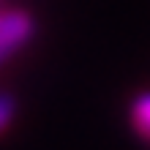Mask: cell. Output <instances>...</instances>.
Masks as SVG:
<instances>
[{"mask_svg":"<svg viewBox=\"0 0 150 150\" xmlns=\"http://www.w3.org/2000/svg\"><path fill=\"white\" fill-rule=\"evenodd\" d=\"M33 30H36V25L28 11H22V8L0 11V63L22 49L33 38Z\"/></svg>","mask_w":150,"mask_h":150,"instance_id":"obj_1","label":"cell"},{"mask_svg":"<svg viewBox=\"0 0 150 150\" xmlns=\"http://www.w3.org/2000/svg\"><path fill=\"white\" fill-rule=\"evenodd\" d=\"M131 126L142 139L150 142V93H142L131 104Z\"/></svg>","mask_w":150,"mask_h":150,"instance_id":"obj_2","label":"cell"},{"mask_svg":"<svg viewBox=\"0 0 150 150\" xmlns=\"http://www.w3.org/2000/svg\"><path fill=\"white\" fill-rule=\"evenodd\" d=\"M14 117H16V101H14V96L0 90V137L14 126Z\"/></svg>","mask_w":150,"mask_h":150,"instance_id":"obj_3","label":"cell"}]
</instances>
